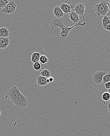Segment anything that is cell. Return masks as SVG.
Returning <instances> with one entry per match:
<instances>
[{
	"label": "cell",
	"instance_id": "6da1fadb",
	"mask_svg": "<svg viewBox=\"0 0 110 136\" xmlns=\"http://www.w3.org/2000/svg\"><path fill=\"white\" fill-rule=\"evenodd\" d=\"M95 11L98 16L106 15L109 8L108 6V2L102 1L100 3L95 6Z\"/></svg>",
	"mask_w": 110,
	"mask_h": 136
},
{
	"label": "cell",
	"instance_id": "7a4b0ae2",
	"mask_svg": "<svg viewBox=\"0 0 110 136\" xmlns=\"http://www.w3.org/2000/svg\"><path fill=\"white\" fill-rule=\"evenodd\" d=\"M11 102L19 109L26 107L28 102L27 98L22 93Z\"/></svg>",
	"mask_w": 110,
	"mask_h": 136
},
{
	"label": "cell",
	"instance_id": "3957f363",
	"mask_svg": "<svg viewBox=\"0 0 110 136\" xmlns=\"http://www.w3.org/2000/svg\"><path fill=\"white\" fill-rule=\"evenodd\" d=\"M83 23H80L77 24H75V25L72 26V27H68L66 26L64 28H63L62 29L60 33V37L62 39L64 40L68 38L69 36V32L71 31V30L73 28H74L76 27L77 26H84L86 25V22H85V17L84 16H83Z\"/></svg>",
	"mask_w": 110,
	"mask_h": 136
},
{
	"label": "cell",
	"instance_id": "277c9868",
	"mask_svg": "<svg viewBox=\"0 0 110 136\" xmlns=\"http://www.w3.org/2000/svg\"><path fill=\"white\" fill-rule=\"evenodd\" d=\"M17 8V4L14 1H11L2 9V12L5 14H13Z\"/></svg>",
	"mask_w": 110,
	"mask_h": 136
},
{
	"label": "cell",
	"instance_id": "5b68a950",
	"mask_svg": "<svg viewBox=\"0 0 110 136\" xmlns=\"http://www.w3.org/2000/svg\"><path fill=\"white\" fill-rule=\"evenodd\" d=\"M107 73L102 71H99L95 73L93 77L92 80L97 84H100L103 83V78Z\"/></svg>",
	"mask_w": 110,
	"mask_h": 136
},
{
	"label": "cell",
	"instance_id": "8992f818",
	"mask_svg": "<svg viewBox=\"0 0 110 136\" xmlns=\"http://www.w3.org/2000/svg\"><path fill=\"white\" fill-rule=\"evenodd\" d=\"M21 93L19 88L16 86H12L10 88L8 92V96L11 101H12Z\"/></svg>",
	"mask_w": 110,
	"mask_h": 136
},
{
	"label": "cell",
	"instance_id": "52a82bcc",
	"mask_svg": "<svg viewBox=\"0 0 110 136\" xmlns=\"http://www.w3.org/2000/svg\"><path fill=\"white\" fill-rule=\"evenodd\" d=\"M75 12L78 15L84 16L85 13L86 11V6L84 4L81 2H79L76 5L75 8Z\"/></svg>",
	"mask_w": 110,
	"mask_h": 136
},
{
	"label": "cell",
	"instance_id": "ba28073f",
	"mask_svg": "<svg viewBox=\"0 0 110 136\" xmlns=\"http://www.w3.org/2000/svg\"><path fill=\"white\" fill-rule=\"evenodd\" d=\"M62 20L63 19H54L51 23L53 26L51 28V31H53L54 29L56 28H59L61 29L65 28L66 26L63 24Z\"/></svg>",
	"mask_w": 110,
	"mask_h": 136
},
{
	"label": "cell",
	"instance_id": "9c48e42d",
	"mask_svg": "<svg viewBox=\"0 0 110 136\" xmlns=\"http://www.w3.org/2000/svg\"><path fill=\"white\" fill-rule=\"evenodd\" d=\"M60 8L64 14H70L72 9L74 8V6L71 4L68 5L67 4L63 3L60 5Z\"/></svg>",
	"mask_w": 110,
	"mask_h": 136
},
{
	"label": "cell",
	"instance_id": "30bf717a",
	"mask_svg": "<svg viewBox=\"0 0 110 136\" xmlns=\"http://www.w3.org/2000/svg\"><path fill=\"white\" fill-rule=\"evenodd\" d=\"M79 15L77 14L75 11H72L69 14L68 16L70 20L73 22V23L77 24L81 23V22L80 20L79 17Z\"/></svg>",
	"mask_w": 110,
	"mask_h": 136
},
{
	"label": "cell",
	"instance_id": "8fae6325",
	"mask_svg": "<svg viewBox=\"0 0 110 136\" xmlns=\"http://www.w3.org/2000/svg\"><path fill=\"white\" fill-rule=\"evenodd\" d=\"M10 43V40L8 37H0V49H5L7 48Z\"/></svg>",
	"mask_w": 110,
	"mask_h": 136
},
{
	"label": "cell",
	"instance_id": "7c38bea8",
	"mask_svg": "<svg viewBox=\"0 0 110 136\" xmlns=\"http://www.w3.org/2000/svg\"><path fill=\"white\" fill-rule=\"evenodd\" d=\"M53 13L57 19H60L64 16V13L60 8V7L57 6L54 8Z\"/></svg>",
	"mask_w": 110,
	"mask_h": 136
},
{
	"label": "cell",
	"instance_id": "4fadbf2b",
	"mask_svg": "<svg viewBox=\"0 0 110 136\" xmlns=\"http://www.w3.org/2000/svg\"><path fill=\"white\" fill-rule=\"evenodd\" d=\"M10 30L7 28L2 27L0 28V37L8 38L10 36Z\"/></svg>",
	"mask_w": 110,
	"mask_h": 136
},
{
	"label": "cell",
	"instance_id": "5bb4252c",
	"mask_svg": "<svg viewBox=\"0 0 110 136\" xmlns=\"http://www.w3.org/2000/svg\"><path fill=\"white\" fill-rule=\"evenodd\" d=\"M47 78L46 77H43V76L40 75L37 77V85L39 86H43L47 85Z\"/></svg>",
	"mask_w": 110,
	"mask_h": 136
},
{
	"label": "cell",
	"instance_id": "9a60e30c",
	"mask_svg": "<svg viewBox=\"0 0 110 136\" xmlns=\"http://www.w3.org/2000/svg\"><path fill=\"white\" fill-rule=\"evenodd\" d=\"M40 56L41 55L39 52H35L33 53L31 56V61L33 63L39 62Z\"/></svg>",
	"mask_w": 110,
	"mask_h": 136
},
{
	"label": "cell",
	"instance_id": "2e32d148",
	"mask_svg": "<svg viewBox=\"0 0 110 136\" xmlns=\"http://www.w3.org/2000/svg\"><path fill=\"white\" fill-rule=\"evenodd\" d=\"M102 23L103 28L105 29L106 26L108 24H110V19L107 15L104 16L103 18Z\"/></svg>",
	"mask_w": 110,
	"mask_h": 136
},
{
	"label": "cell",
	"instance_id": "e0dca14e",
	"mask_svg": "<svg viewBox=\"0 0 110 136\" xmlns=\"http://www.w3.org/2000/svg\"><path fill=\"white\" fill-rule=\"evenodd\" d=\"M40 75L46 78H49L51 77V73L48 69H45L42 71L40 72Z\"/></svg>",
	"mask_w": 110,
	"mask_h": 136
},
{
	"label": "cell",
	"instance_id": "ac0fdd59",
	"mask_svg": "<svg viewBox=\"0 0 110 136\" xmlns=\"http://www.w3.org/2000/svg\"><path fill=\"white\" fill-rule=\"evenodd\" d=\"M49 59L47 56L45 55H41L40 56L39 62L42 64H46L48 63Z\"/></svg>",
	"mask_w": 110,
	"mask_h": 136
},
{
	"label": "cell",
	"instance_id": "d6986e66",
	"mask_svg": "<svg viewBox=\"0 0 110 136\" xmlns=\"http://www.w3.org/2000/svg\"><path fill=\"white\" fill-rule=\"evenodd\" d=\"M102 98L105 101H109L110 100V94L108 92L103 93L102 95Z\"/></svg>",
	"mask_w": 110,
	"mask_h": 136
},
{
	"label": "cell",
	"instance_id": "ffe728a7",
	"mask_svg": "<svg viewBox=\"0 0 110 136\" xmlns=\"http://www.w3.org/2000/svg\"><path fill=\"white\" fill-rule=\"evenodd\" d=\"M110 82V72L107 73L105 75L103 76V83H106Z\"/></svg>",
	"mask_w": 110,
	"mask_h": 136
},
{
	"label": "cell",
	"instance_id": "44dd1931",
	"mask_svg": "<svg viewBox=\"0 0 110 136\" xmlns=\"http://www.w3.org/2000/svg\"><path fill=\"white\" fill-rule=\"evenodd\" d=\"M33 67L34 69L35 70L37 71H39L42 68L40 62H38L33 63Z\"/></svg>",
	"mask_w": 110,
	"mask_h": 136
},
{
	"label": "cell",
	"instance_id": "7402d4cb",
	"mask_svg": "<svg viewBox=\"0 0 110 136\" xmlns=\"http://www.w3.org/2000/svg\"><path fill=\"white\" fill-rule=\"evenodd\" d=\"M9 2L7 0H0V8L3 9Z\"/></svg>",
	"mask_w": 110,
	"mask_h": 136
},
{
	"label": "cell",
	"instance_id": "603a6c76",
	"mask_svg": "<svg viewBox=\"0 0 110 136\" xmlns=\"http://www.w3.org/2000/svg\"><path fill=\"white\" fill-rule=\"evenodd\" d=\"M105 86L107 89H109L110 88V82L106 83L105 84Z\"/></svg>",
	"mask_w": 110,
	"mask_h": 136
},
{
	"label": "cell",
	"instance_id": "cb8c5ba5",
	"mask_svg": "<svg viewBox=\"0 0 110 136\" xmlns=\"http://www.w3.org/2000/svg\"><path fill=\"white\" fill-rule=\"evenodd\" d=\"M48 78H49V82H50V83H53L54 81V78L53 77H49Z\"/></svg>",
	"mask_w": 110,
	"mask_h": 136
},
{
	"label": "cell",
	"instance_id": "d4e9b609",
	"mask_svg": "<svg viewBox=\"0 0 110 136\" xmlns=\"http://www.w3.org/2000/svg\"><path fill=\"white\" fill-rule=\"evenodd\" d=\"M105 29L106 30H107L108 31H110V24H108V25L106 26Z\"/></svg>",
	"mask_w": 110,
	"mask_h": 136
},
{
	"label": "cell",
	"instance_id": "484cf974",
	"mask_svg": "<svg viewBox=\"0 0 110 136\" xmlns=\"http://www.w3.org/2000/svg\"><path fill=\"white\" fill-rule=\"evenodd\" d=\"M106 15H107L109 18H110V10H109L108 11V12L107 13Z\"/></svg>",
	"mask_w": 110,
	"mask_h": 136
},
{
	"label": "cell",
	"instance_id": "4316f807",
	"mask_svg": "<svg viewBox=\"0 0 110 136\" xmlns=\"http://www.w3.org/2000/svg\"><path fill=\"white\" fill-rule=\"evenodd\" d=\"M107 109L110 112V102L108 103L107 105Z\"/></svg>",
	"mask_w": 110,
	"mask_h": 136
},
{
	"label": "cell",
	"instance_id": "83f0119b",
	"mask_svg": "<svg viewBox=\"0 0 110 136\" xmlns=\"http://www.w3.org/2000/svg\"><path fill=\"white\" fill-rule=\"evenodd\" d=\"M108 6L109 10H110V0H109V2H108Z\"/></svg>",
	"mask_w": 110,
	"mask_h": 136
},
{
	"label": "cell",
	"instance_id": "f1b7e54d",
	"mask_svg": "<svg viewBox=\"0 0 110 136\" xmlns=\"http://www.w3.org/2000/svg\"><path fill=\"white\" fill-rule=\"evenodd\" d=\"M46 82H47V83L48 84V83H50V82H49V78H47V80H46Z\"/></svg>",
	"mask_w": 110,
	"mask_h": 136
},
{
	"label": "cell",
	"instance_id": "f546056e",
	"mask_svg": "<svg viewBox=\"0 0 110 136\" xmlns=\"http://www.w3.org/2000/svg\"><path fill=\"white\" fill-rule=\"evenodd\" d=\"M108 92L110 94V88L109 89H108Z\"/></svg>",
	"mask_w": 110,
	"mask_h": 136
},
{
	"label": "cell",
	"instance_id": "4dcf8cb0",
	"mask_svg": "<svg viewBox=\"0 0 110 136\" xmlns=\"http://www.w3.org/2000/svg\"><path fill=\"white\" fill-rule=\"evenodd\" d=\"M1 111H0V115H1Z\"/></svg>",
	"mask_w": 110,
	"mask_h": 136
},
{
	"label": "cell",
	"instance_id": "1f68e13d",
	"mask_svg": "<svg viewBox=\"0 0 110 136\" xmlns=\"http://www.w3.org/2000/svg\"><path fill=\"white\" fill-rule=\"evenodd\" d=\"M109 19H110V18H109Z\"/></svg>",
	"mask_w": 110,
	"mask_h": 136
}]
</instances>
